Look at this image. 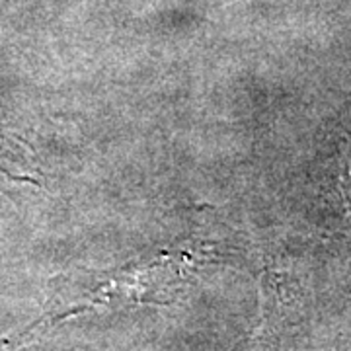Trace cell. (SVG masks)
I'll return each mask as SVG.
<instances>
[{
	"label": "cell",
	"mask_w": 351,
	"mask_h": 351,
	"mask_svg": "<svg viewBox=\"0 0 351 351\" xmlns=\"http://www.w3.org/2000/svg\"><path fill=\"white\" fill-rule=\"evenodd\" d=\"M24 154L10 143V138L0 135V178L8 182H32L22 170Z\"/></svg>",
	"instance_id": "1"
}]
</instances>
